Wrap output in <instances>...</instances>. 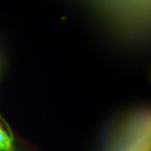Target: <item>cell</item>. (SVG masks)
Wrapping results in <instances>:
<instances>
[{"instance_id": "1", "label": "cell", "mask_w": 151, "mask_h": 151, "mask_svg": "<svg viewBox=\"0 0 151 151\" xmlns=\"http://www.w3.org/2000/svg\"><path fill=\"white\" fill-rule=\"evenodd\" d=\"M127 144L122 151H151V127L150 111L132 121Z\"/></svg>"}, {"instance_id": "2", "label": "cell", "mask_w": 151, "mask_h": 151, "mask_svg": "<svg viewBox=\"0 0 151 151\" xmlns=\"http://www.w3.org/2000/svg\"><path fill=\"white\" fill-rule=\"evenodd\" d=\"M0 151H14L13 139L0 125Z\"/></svg>"}, {"instance_id": "3", "label": "cell", "mask_w": 151, "mask_h": 151, "mask_svg": "<svg viewBox=\"0 0 151 151\" xmlns=\"http://www.w3.org/2000/svg\"><path fill=\"white\" fill-rule=\"evenodd\" d=\"M0 120L4 124V125H5L6 127H7V129H8V131H9V135H10V137L14 139V135H13V132H12V130H11L10 127H9V124L6 122V120L4 119V117L1 115V113H0Z\"/></svg>"}]
</instances>
